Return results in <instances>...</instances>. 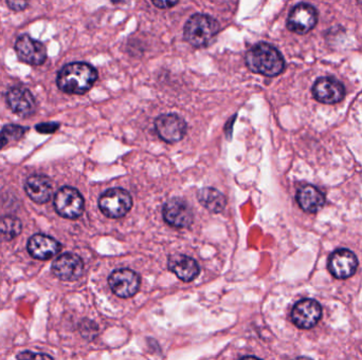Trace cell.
I'll return each instance as SVG.
<instances>
[{
  "label": "cell",
  "mask_w": 362,
  "mask_h": 360,
  "mask_svg": "<svg viewBox=\"0 0 362 360\" xmlns=\"http://www.w3.org/2000/svg\"><path fill=\"white\" fill-rule=\"evenodd\" d=\"M97 80V71L86 63H71L57 74V87L68 94H84Z\"/></svg>",
  "instance_id": "cell-1"
},
{
  "label": "cell",
  "mask_w": 362,
  "mask_h": 360,
  "mask_svg": "<svg viewBox=\"0 0 362 360\" xmlns=\"http://www.w3.org/2000/svg\"><path fill=\"white\" fill-rule=\"evenodd\" d=\"M247 67L254 73L264 76H277L285 69V61L279 50L267 42L252 46L246 54Z\"/></svg>",
  "instance_id": "cell-2"
},
{
  "label": "cell",
  "mask_w": 362,
  "mask_h": 360,
  "mask_svg": "<svg viewBox=\"0 0 362 360\" xmlns=\"http://www.w3.org/2000/svg\"><path fill=\"white\" fill-rule=\"evenodd\" d=\"M219 23L207 14H195L184 25V39L195 48L207 46L219 32Z\"/></svg>",
  "instance_id": "cell-3"
},
{
  "label": "cell",
  "mask_w": 362,
  "mask_h": 360,
  "mask_svg": "<svg viewBox=\"0 0 362 360\" xmlns=\"http://www.w3.org/2000/svg\"><path fill=\"white\" fill-rule=\"evenodd\" d=\"M133 206V199L123 188H110L101 194L99 207L103 215L111 219L124 217Z\"/></svg>",
  "instance_id": "cell-4"
},
{
  "label": "cell",
  "mask_w": 362,
  "mask_h": 360,
  "mask_svg": "<svg viewBox=\"0 0 362 360\" xmlns=\"http://www.w3.org/2000/svg\"><path fill=\"white\" fill-rule=\"evenodd\" d=\"M84 206V198L76 188L64 186L55 194V211L66 219H78L82 216Z\"/></svg>",
  "instance_id": "cell-5"
},
{
  "label": "cell",
  "mask_w": 362,
  "mask_h": 360,
  "mask_svg": "<svg viewBox=\"0 0 362 360\" xmlns=\"http://www.w3.org/2000/svg\"><path fill=\"white\" fill-rule=\"evenodd\" d=\"M155 129L162 141L174 144L183 139L188 131V125L177 114H162L155 120Z\"/></svg>",
  "instance_id": "cell-6"
},
{
  "label": "cell",
  "mask_w": 362,
  "mask_h": 360,
  "mask_svg": "<svg viewBox=\"0 0 362 360\" xmlns=\"http://www.w3.org/2000/svg\"><path fill=\"white\" fill-rule=\"evenodd\" d=\"M317 21L318 13L315 6L308 4H298L290 11L287 27L294 33L304 35L315 27Z\"/></svg>",
  "instance_id": "cell-7"
},
{
  "label": "cell",
  "mask_w": 362,
  "mask_h": 360,
  "mask_svg": "<svg viewBox=\"0 0 362 360\" xmlns=\"http://www.w3.org/2000/svg\"><path fill=\"white\" fill-rule=\"evenodd\" d=\"M163 219L175 228H186L192 225L194 215L190 205L180 198H173L165 203L162 209Z\"/></svg>",
  "instance_id": "cell-8"
},
{
  "label": "cell",
  "mask_w": 362,
  "mask_h": 360,
  "mask_svg": "<svg viewBox=\"0 0 362 360\" xmlns=\"http://www.w3.org/2000/svg\"><path fill=\"white\" fill-rule=\"evenodd\" d=\"M15 51L18 58L28 65L40 66L46 61L47 51L44 44L27 34L19 36Z\"/></svg>",
  "instance_id": "cell-9"
},
{
  "label": "cell",
  "mask_w": 362,
  "mask_h": 360,
  "mask_svg": "<svg viewBox=\"0 0 362 360\" xmlns=\"http://www.w3.org/2000/svg\"><path fill=\"white\" fill-rule=\"evenodd\" d=\"M110 289L118 297L131 298L137 294L140 278L133 271L127 268L114 271L108 279Z\"/></svg>",
  "instance_id": "cell-10"
},
{
  "label": "cell",
  "mask_w": 362,
  "mask_h": 360,
  "mask_svg": "<svg viewBox=\"0 0 362 360\" xmlns=\"http://www.w3.org/2000/svg\"><path fill=\"white\" fill-rule=\"evenodd\" d=\"M313 95L318 101L323 104H337L345 97V89L342 82L334 77H320L313 86Z\"/></svg>",
  "instance_id": "cell-11"
},
{
  "label": "cell",
  "mask_w": 362,
  "mask_h": 360,
  "mask_svg": "<svg viewBox=\"0 0 362 360\" xmlns=\"http://www.w3.org/2000/svg\"><path fill=\"white\" fill-rule=\"evenodd\" d=\"M321 316V306L315 300H301L292 309V323L300 329H310L315 327L319 323Z\"/></svg>",
  "instance_id": "cell-12"
},
{
  "label": "cell",
  "mask_w": 362,
  "mask_h": 360,
  "mask_svg": "<svg viewBox=\"0 0 362 360\" xmlns=\"http://www.w3.org/2000/svg\"><path fill=\"white\" fill-rule=\"evenodd\" d=\"M357 266V257L349 249H337L330 255L328 260V270L332 276L338 279H346L353 276Z\"/></svg>",
  "instance_id": "cell-13"
},
{
  "label": "cell",
  "mask_w": 362,
  "mask_h": 360,
  "mask_svg": "<svg viewBox=\"0 0 362 360\" xmlns=\"http://www.w3.org/2000/svg\"><path fill=\"white\" fill-rule=\"evenodd\" d=\"M84 271L83 260L71 253L59 256L52 263V273L63 281H76Z\"/></svg>",
  "instance_id": "cell-14"
},
{
  "label": "cell",
  "mask_w": 362,
  "mask_h": 360,
  "mask_svg": "<svg viewBox=\"0 0 362 360\" xmlns=\"http://www.w3.org/2000/svg\"><path fill=\"white\" fill-rule=\"evenodd\" d=\"M6 104L17 116H30L35 112V97L27 88L13 87L6 93Z\"/></svg>",
  "instance_id": "cell-15"
},
{
  "label": "cell",
  "mask_w": 362,
  "mask_h": 360,
  "mask_svg": "<svg viewBox=\"0 0 362 360\" xmlns=\"http://www.w3.org/2000/svg\"><path fill=\"white\" fill-rule=\"evenodd\" d=\"M61 247L54 238L44 234H36L29 239L28 252L37 260H49L55 257Z\"/></svg>",
  "instance_id": "cell-16"
},
{
  "label": "cell",
  "mask_w": 362,
  "mask_h": 360,
  "mask_svg": "<svg viewBox=\"0 0 362 360\" xmlns=\"http://www.w3.org/2000/svg\"><path fill=\"white\" fill-rule=\"evenodd\" d=\"M25 190L32 201L37 204H44L52 196V183L46 175H33L25 180Z\"/></svg>",
  "instance_id": "cell-17"
},
{
  "label": "cell",
  "mask_w": 362,
  "mask_h": 360,
  "mask_svg": "<svg viewBox=\"0 0 362 360\" xmlns=\"http://www.w3.org/2000/svg\"><path fill=\"white\" fill-rule=\"evenodd\" d=\"M298 206L309 213H317L325 204V196L315 186H302L296 192Z\"/></svg>",
  "instance_id": "cell-18"
},
{
  "label": "cell",
  "mask_w": 362,
  "mask_h": 360,
  "mask_svg": "<svg viewBox=\"0 0 362 360\" xmlns=\"http://www.w3.org/2000/svg\"><path fill=\"white\" fill-rule=\"evenodd\" d=\"M169 268L184 283L194 280L199 274V266L193 258L184 255H174L169 258Z\"/></svg>",
  "instance_id": "cell-19"
},
{
  "label": "cell",
  "mask_w": 362,
  "mask_h": 360,
  "mask_svg": "<svg viewBox=\"0 0 362 360\" xmlns=\"http://www.w3.org/2000/svg\"><path fill=\"white\" fill-rule=\"evenodd\" d=\"M199 203L211 213H222L227 205L226 197L215 188H201L197 194Z\"/></svg>",
  "instance_id": "cell-20"
},
{
  "label": "cell",
  "mask_w": 362,
  "mask_h": 360,
  "mask_svg": "<svg viewBox=\"0 0 362 360\" xmlns=\"http://www.w3.org/2000/svg\"><path fill=\"white\" fill-rule=\"evenodd\" d=\"M23 224L18 218L4 216L0 218V240L11 241L20 235Z\"/></svg>",
  "instance_id": "cell-21"
},
{
  "label": "cell",
  "mask_w": 362,
  "mask_h": 360,
  "mask_svg": "<svg viewBox=\"0 0 362 360\" xmlns=\"http://www.w3.org/2000/svg\"><path fill=\"white\" fill-rule=\"evenodd\" d=\"M28 129L18 125H6L0 131V149H4L11 143L18 142L23 139Z\"/></svg>",
  "instance_id": "cell-22"
},
{
  "label": "cell",
  "mask_w": 362,
  "mask_h": 360,
  "mask_svg": "<svg viewBox=\"0 0 362 360\" xmlns=\"http://www.w3.org/2000/svg\"><path fill=\"white\" fill-rule=\"evenodd\" d=\"M17 360H53V359L49 355L44 354V353H33L25 351V352H21L17 356Z\"/></svg>",
  "instance_id": "cell-23"
},
{
  "label": "cell",
  "mask_w": 362,
  "mask_h": 360,
  "mask_svg": "<svg viewBox=\"0 0 362 360\" xmlns=\"http://www.w3.org/2000/svg\"><path fill=\"white\" fill-rule=\"evenodd\" d=\"M35 128L37 132L42 133V135H51L59 128V124L54 122L42 123V124L36 125Z\"/></svg>",
  "instance_id": "cell-24"
},
{
  "label": "cell",
  "mask_w": 362,
  "mask_h": 360,
  "mask_svg": "<svg viewBox=\"0 0 362 360\" xmlns=\"http://www.w3.org/2000/svg\"><path fill=\"white\" fill-rule=\"evenodd\" d=\"M6 4H8V6L11 10L23 11L27 8L28 2L19 1V0H17V1H8L6 2Z\"/></svg>",
  "instance_id": "cell-25"
},
{
  "label": "cell",
  "mask_w": 362,
  "mask_h": 360,
  "mask_svg": "<svg viewBox=\"0 0 362 360\" xmlns=\"http://www.w3.org/2000/svg\"><path fill=\"white\" fill-rule=\"evenodd\" d=\"M178 1H152V4L159 8H169L177 6Z\"/></svg>",
  "instance_id": "cell-26"
},
{
  "label": "cell",
  "mask_w": 362,
  "mask_h": 360,
  "mask_svg": "<svg viewBox=\"0 0 362 360\" xmlns=\"http://www.w3.org/2000/svg\"><path fill=\"white\" fill-rule=\"evenodd\" d=\"M241 360H260V359H256V357H245V359H243Z\"/></svg>",
  "instance_id": "cell-27"
},
{
  "label": "cell",
  "mask_w": 362,
  "mask_h": 360,
  "mask_svg": "<svg viewBox=\"0 0 362 360\" xmlns=\"http://www.w3.org/2000/svg\"><path fill=\"white\" fill-rule=\"evenodd\" d=\"M294 360H313V359H306V357H298V359H294Z\"/></svg>",
  "instance_id": "cell-28"
},
{
  "label": "cell",
  "mask_w": 362,
  "mask_h": 360,
  "mask_svg": "<svg viewBox=\"0 0 362 360\" xmlns=\"http://www.w3.org/2000/svg\"><path fill=\"white\" fill-rule=\"evenodd\" d=\"M360 4H362V2H359Z\"/></svg>",
  "instance_id": "cell-29"
}]
</instances>
